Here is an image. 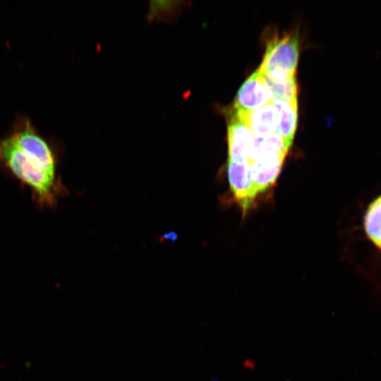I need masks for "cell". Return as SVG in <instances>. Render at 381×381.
<instances>
[{
  "instance_id": "obj_5",
  "label": "cell",
  "mask_w": 381,
  "mask_h": 381,
  "mask_svg": "<svg viewBox=\"0 0 381 381\" xmlns=\"http://www.w3.org/2000/svg\"><path fill=\"white\" fill-rule=\"evenodd\" d=\"M227 172L231 190L246 213L258 195L252 181L250 164L228 161Z\"/></svg>"
},
{
  "instance_id": "obj_2",
  "label": "cell",
  "mask_w": 381,
  "mask_h": 381,
  "mask_svg": "<svg viewBox=\"0 0 381 381\" xmlns=\"http://www.w3.org/2000/svg\"><path fill=\"white\" fill-rule=\"evenodd\" d=\"M298 57V35L287 34L268 42L258 68L262 73L274 78L291 77L295 75Z\"/></svg>"
},
{
  "instance_id": "obj_1",
  "label": "cell",
  "mask_w": 381,
  "mask_h": 381,
  "mask_svg": "<svg viewBox=\"0 0 381 381\" xmlns=\"http://www.w3.org/2000/svg\"><path fill=\"white\" fill-rule=\"evenodd\" d=\"M0 164L30 188L42 208L55 206L65 192L54 151L27 118L18 119L11 133L0 139Z\"/></svg>"
},
{
  "instance_id": "obj_4",
  "label": "cell",
  "mask_w": 381,
  "mask_h": 381,
  "mask_svg": "<svg viewBox=\"0 0 381 381\" xmlns=\"http://www.w3.org/2000/svg\"><path fill=\"white\" fill-rule=\"evenodd\" d=\"M227 130L228 161L241 164L248 162L254 135L245 121L235 111L231 114Z\"/></svg>"
},
{
  "instance_id": "obj_9",
  "label": "cell",
  "mask_w": 381,
  "mask_h": 381,
  "mask_svg": "<svg viewBox=\"0 0 381 381\" xmlns=\"http://www.w3.org/2000/svg\"><path fill=\"white\" fill-rule=\"evenodd\" d=\"M277 125L274 132L292 143L298 123V99L287 101L274 99Z\"/></svg>"
},
{
  "instance_id": "obj_10",
  "label": "cell",
  "mask_w": 381,
  "mask_h": 381,
  "mask_svg": "<svg viewBox=\"0 0 381 381\" xmlns=\"http://www.w3.org/2000/svg\"><path fill=\"white\" fill-rule=\"evenodd\" d=\"M260 73L265 85L272 93L274 100L291 101L298 99V85L295 75L274 78L261 71Z\"/></svg>"
},
{
  "instance_id": "obj_8",
  "label": "cell",
  "mask_w": 381,
  "mask_h": 381,
  "mask_svg": "<svg viewBox=\"0 0 381 381\" xmlns=\"http://www.w3.org/2000/svg\"><path fill=\"white\" fill-rule=\"evenodd\" d=\"M292 143L275 132L264 136L254 137L248 163L270 157H285Z\"/></svg>"
},
{
  "instance_id": "obj_7",
  "label": "cell",
  "mask_w": 381,
  "mask_h": 381,
  "mask_svg": "<svg viewBox=\"0 0 381 381\" xmlns=\"http://www.w3.org/2000/svg\"><path fill=\"white\" fill-rule=\"evenodd\" d=\"M284 158L270 157L248 163L257 194L265 191L273 184L281 171Z\"/></svg>"
},
{
  "instance_id": "obj_11",
  "label": "cell",
  "mask_w": 381,
  "mask_h": 381,
  "mask_svg": "<svg viewBox=\"0 0 381 381\" xmlns=\"http://www.w3.org/2000/svg\"><path fill=\"white\" fill-rule=\"evenodd\" d=\"M364 227L368 238L381 250V195L369 205Z\"/></svg>"
},
{
  "instance_id": "obj_6",
  "label": "cell",
  "mask_w": 381,
  "mask_h": 381,
  "mask_svg": "<svg viewBox=\"0 0 381 381\" xmlns=\"http://www.w3.org/2000/svg\"><path fill=\"white\" fill-rule=\"evenodd\" d=\"M234 111L245 121L254 137L274 133L277 125V111L273 103L250 111Z\"/></svg>"
},
{
  "instance_id": "obj_3",
  "label": "cell",
  "mask_w": 381,
  "mask_h": 381,
  "mask_svg": "<svg viewBox=\"0 0 381 381\" xmlns=\"http://www.w3.org/2000/svg\"><path fill=\"white\" fill-rule=\"evenodd\" d=\"M273 101L272 93L258 68L238 89L234 108L238 111H250L272 103Z\"/></svg>"
}]
</instances>
